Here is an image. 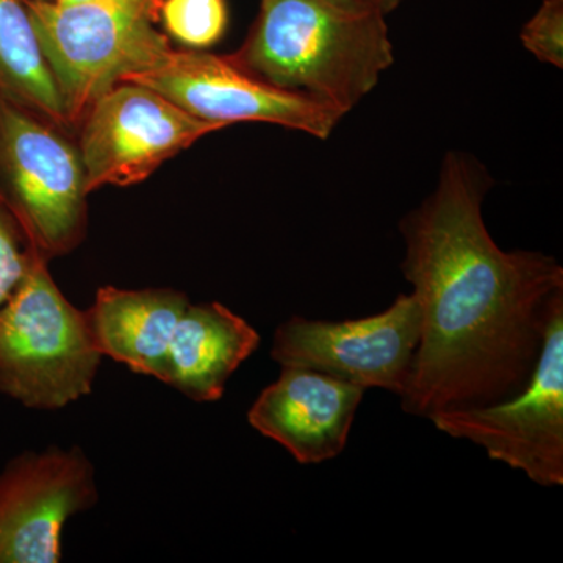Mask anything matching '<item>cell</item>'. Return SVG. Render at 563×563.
I'll use <instances>...</instances> for the list:
<instances>
[{
  "label": "cell",
  "instance_id": "1",
  "mask_svg": "<svg viewBox=\"0 0 563 563\" xmlns=\"http://www.w3.org/2000/svg\"><path fill=\"white\" fill-rule=\"evenodd\" d=\"M490 177L450 152L435 191L401 222L402 273L421 309L404 412L492 406L531 379L563 268L542 252L503 251L483 217Z\"/></svg>",
  "mask_w": 563,
  "mask_h": 563
},
{
  "label": "cell",
  "instance_id": "2",
  "mask_svg": "<svg viewBox=\"0 0 563 563\" xmlns=\"http://www.w3.org/2000/svg\"><path fill=\"white\" fill-rule=\"evenodd\" d=\"M233 63L347 113L395 62L383 11L363 0H262Z\"/></svg>",
  "mask_w": 563,
  "mask_h": 563
},
{
  "label": "cell",
  "instance_id": "3",
  "mask_svg": "<svg viewBox=\"0 0 563 563\" xmlns=\"http://www.w3.org/2000/svg\"><path fill=\"white\" fill-rule=\"evenodd\" d=\"M25 5L73 131L103 92L151 69L172 51L168 36L157 29L162 0L69 7L36 0Z\"/></svg>",
  "mask_w": 563,
  "mask_h": 563
},
{
  "label": "cell",
  "instance_id": "4",
  "mask_svg": "<svg viewBox=\"0 0 563 563\" xmlns=\"http://www.w3.org/2000/svg\"><path fill=\"white\" fill-rule=\"evenodd\" d=\"M36 255L0 309V393L29 409L57 410L90 395L101 365L85 312Z\"/></svg>",
  "mask_w": 563,
  "mask_h": 563
},
{
  "label": "cell",
  "instance_id": "5",
  "mask_svg": "<svg viewBox=\"0 0 563 563\" xmlns=\"http://www.w3.org/2000/svg\"><path fill=\"white\" fill-rule=\"evenodd\" d=\"M87 196L77 144L0 96V203L47 261L84 242Z\"/></svg>",
  "mask_w": 563,
  "mask_h": 563
},
{
  "label": "cell",
  "instance_id": "6",
  "mask_svg": "<svg viewBox=\"0 0 563 563\" xmlns=\"http://www.w3.org/2000/svg\"><path fill=\"white\" fill-rule=\"evenodd\" d=\"M428 420L453 439L483 448L492 461L540 487L563 485V296L555 299L542 351L523 390L506 401L446 410Z\"/></svg>",
  "mask_w": 563,
  "mask_h": 563
},
{
  "label": "cell",
  "instance_id": "7",
  "mask_svg": "<svg viewBox=\"0 0 563 563\" xmlns=\"http://www.w3.org/2000/svg\"><path fill=\"white\" fill-rule=\"evenodd\" d=\"M79 129V150L88 195L106 187H131L191 144L221 131L198 120L161 92L121 81L103 92Z\"/></svg>",
  "mask_w": 563,
  "mask_h": 563
},
{
  "label": "cell",
  "instance_id": "8",
  "mask_svg": "<svg viewBox=\"0 0 563 563\" xmlns=\"http://www.w3.org/2000/svg\"><path fill=\"white\" fill-rule=\"evenodd\" d=\"M124 81L161 92L198 120L222 129L235 122H269L325 140L344 117L317 99L252 76L229 55L172 49L157 65Z\"/></svg>",
  "mask_w": 563,
  "mask_h": 563
},
{
  "label": "cell",
  "instance_id": "9",
  "mask_svg": "<svg viewBox=\"0 0 563 563\" xmlns=\"http://www.w3.org/2000/svg\"><path fill=\"white\" fill-rule=\"evenodd\" d=\"M421 336V309L412 295H399L383 313L347 321L292 317L274 333V362L329 374L366 388L401 396Z\"/></svg>",
  "mask_w": 563,
  "mask_h": 563
},
{
  "label": "cell",
  "instance_id": "10",
  "mask_svg": "<svg viewBox=\"0 0 563 563\" xmlns=\"http://www.w3.org/2000/svg\"><path fill=\"white\" fill-rule=\"evenodd\" d=\"M95 466L80 448L16 455L0 472V563H58L62 532L98 503Z\"/></svg>",
  "mask_w": 563,
  "mask_h": 563
},
{
  "label": "cell",
  "instance_id": "11",
  "mask_svg": "<svg viewBox=\"0 0 563 563\" xmlns=\"http://www.w3.org/2000/svg\"><path fill=\"white\" fill-rule=\"evenodd\" d=\"M363 393L329 374L284 366L252 404L247 421L296 462L317 465L343 453Z\"/></svg>",
  "mask_w": 563,
  "mask_h": 563
},
{
  "label": "cell",
  "instance_id": "12",
  "mask_svg": "<svg viewBox=\"0 0 563 563\" xmlns=\"http://www.w3.org/2000/svg\"><path fill=\"white\" fill-rule=\"evenodd\" d=\"M188 306L187 295L172 288L102 287L84 312L92 343L102 357L107 355L133 373L163 383L169 344Z\"/></svg>",
  "mask_w": 563,
  "mask_h": 563
},
{
  "label": "cell",
  "instance_id": "13",
  "mask_svg": "<svg viewBox=\"0 0 563 563\" xmlns=\"http://www.w3.org/2000/svg\"><path fill=\"white\" fill-rule=\"evenodd\" d=\"M258 346V332L228 307L190 303L174 331L163 384L196 402L218 401L232 374Z\"/></svg>",
  "mask_w": 563,
  "mask_h": 563
},
{
  "label": "cell",
  "instance_id": "14",
  "mask_svg": "<svg viewBox=\"0 0 563 563\" xmlns=\"http://www.w3.org/2000/svg\"><path fill=\"white\" fill-rule=\"evenodd\" d=\"M0 96L63 132L73 131L22 0H0Z\"/></svg>",
  "mask_w": 563,
  "mask_h": 563
},
{
  "label": "cell",
  "instance_id": "15",
  "mask_svg": "<svg viewBox=\"0 0 563 563\" xmlns=\"http://www.w3.org/2000/svg\"><path fill=\"white\" fill-rule=\"evenodd\" d=\"M166 32L191 49L213 46L228 29L225 0H162Z\"/></svg>",
  "mask_w": 563,
  "mask_h": 563
},
{
  "label": "cell",
  "instance_id": "16",
  "mask_svg": "<svg viewBox=\"0 0 563 563\" xmlns=\"http://www.w3.org/2000/svg\"><path fill=\"white\" fill-rule=\"evenodd\" d=\"M38 254L16 218L0 203V309L20 287Z\"/></svg>",
  "mask_w": 563,
  "mask_h": 563
},
{
  "label": "cell",
  "instance_id": "17",
  "mask_svg": "<svg viewBox=\"0 0 563 563\" xmlns=\"http://www.w3.org/2000/svg\"><path fill=\"white\" fill-rule=\"evenodd\" d=\"M521 43L533 57L548 65L563 66V0H543L521 31Z\"/></svg>",
  "mask_w": 563,
  "mask_h": 563
},
{
  "label": "cell",
  "instance_id": "18",
  "mask_svg": "<svg viewBox=\"0 0 563 563\" xmlns=\"http://www.w3.org/2000/svg\"><path fill=\"white\" fill-rule=\"evenodd\" d=\"M363 2L369 3L374 9L383 11L385 16H387V14H390L391 11H395L401 5L402 0H363Z\"/></svg>",
  "mask_w": 563,
  "mask_h": 563
},
{
  "label": "cell",
  "instance_id": "19",
  "mask_svg": "<svg viewBox=\"0 0 563 563\" xmlns=\"http://www.w3.org/2000/svg\"><path fill=\"white\" fill-rule=\"evenodd\" d=\"M52 2L58 3V5H81V3L92 2V0H52Z\"/></svg>",
  "mask_w": 563,
  "mask_h": 563
},
{
  "label": "cell",
  "instance_id": "20",
  "mask_svg": "<svg viewBox=\"0 0 563 563\" xmlns=\"http://www.w3.org/2000/svg\"><path fill=\"white\" fill-rule=\"evenodd\" d=\"M22 2H24V3H27V2H36V0H22Z\"/></svg>",
  "mask_w": 563,
  "mask_h": 563
}]
</instances>
